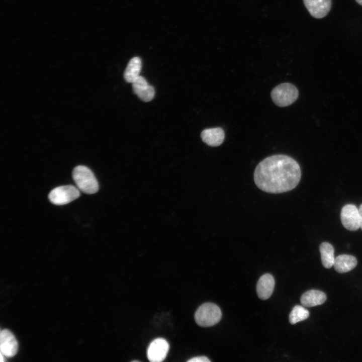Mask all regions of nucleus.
Masks as SVG:
<instances>
[{"mask_svg": "<svg viewBox=\"0 0 362 362\" xmlns=\"http://www.w3.org/2000/svg\"><path fill=\"white\" fill-rule=\"evenodd\" d=\"M355 1L357 2V3H358V4L362 6V0H355Z\"/></svg>", "mask_w": 362, "mask_h": 362, "instance_id": "aec40b11", "label": "nucleus"}, {"mask_svg": "<svg viewBox=\"0 0 362 362\" xmlns=\"http://www.w3.org/2000/svg\"><path fill=\"white\" fill-rule=\"evenodd\" d=\"M73 179L77 188L82 192L92 194L99 190V184L93 172L88 167L78 165L72 171Z\"/></svg>", "mask_w": 362, "mask_h": 362, "instance_id": "f03ea898", "label": "nucleus"}, {"mask_svg": "<svg viewBox=\"0 0 362 362\" xmlns=\"http://www.w3.org/2000/svg\"><path fill=\"white\" fill-rule=\"evenodd\" d=\"M0 348L2 354L12 357L18 350V343L14 335L8 329L1 330L0 334Z\"/></svg>", "mask_w": 362, "mask_h": 362, "instance_id": "1a4fd4ad", "label": "nucleus"}, {"mask_svg": "<svg viewBox=\"0 0 362 362\" xmlns=\"http://www.w3.org/2000/svg\"><path fill=\"white\" fill-rule=\"evenodd\" d=\"M356 258L351 255L341 254L335 258L334 267L339 273H344L353 269L357 265Z\"/></svg>", "mask_w": 362, "mask_h": 362, "instance_id": "4468645a", "label": "nucleus"}, {"mask_svg": "<svg viewBox=\"0 0 362 362\" xmlns=\"http://www.w3.org/2000/svg\"><path fill=\"white\" fill-rule=\"evenodd\" d=\"M80 196L79 190L74 186L67 185L53 189L49 193L50 201L56 205L67 204L78 198Z\"/></svg>", "mask_w": 362, "mask_h": 362, "instance_id": "39448f33", "label": "nucleus"}, {"mask_svg": "<svg viewBox=\"0 0 362 362\" xmlns=\"http://www.w3.org/2000/svg\"><path fill=\"white\" fill-rule=\"evenodd\" d=\"M340 219L342 225L349 231H356L360 228L358 209L353 204H347L341 210Z\"/></svg>", "mask_w": 362, "mask_h": 362, "instance_id": "423d86ee", "label": "nucleus"}, {"mask_svg": "<svg viewBox=\"0 0 362 362\" xmlns=\"http://www.w3.org/2000/svg\"><path fill=\"white\" fill-rule=\"evenodd\" d=\"M309 316V312L300 305H296L289 315V322L292 324L306 320Z\"/></svg>", "mask_w": 362, "mask_h": 362, "instance_id": "f3484780", "label": "nucleus"}, {"mask_svg": "<svg viewBox=\"0 0 362 362\" xmlns=\"http://www.w3.org/2000/svg\"><path fill=\"white\" fill-rule=\"evenodd\" d=\"M220 308L212 303H206L201 305L195 314V321L202 327L212 326L218 323L221 319Z\"/></svg>", "mask_w": 362, "mask_h": 362, "instance_id": "7ed1b4c3", "label": "nucleus"}, {"mask_svg": "<svg viewBox=\"0 0 362 362\" xmlns=\"http://www.w3.org/2000/svg\"><path fill=\"white\" fill-rule=\"evenodd\" d=\"M301 171L298 162L284 154L267 157L256 166L254 180L261 190L269 193L287 192L299 184Z\"/></svg>", "mask_w": 362, "mask_h": 362, "instance_id": "f257e3e1", "label": "nucleus"}, {"mask_svg": "<svg viewBox=\"0 0 362 362\" xmlns=\"http://www.w3.org/2000/svg\"><path fill=\"white\" fill-rule=\"evenodd\" d=\"M299 95L297 87L290 83H281L273 88L271 97L278 106L284 107L293 104Z\"/></svg>", "mask_w": 362, "mask_h": 362, "instance_id": "20e7f679", "label": "nucleus"}, {"mask_svg": "<svg viewBox=\"0 0 362 362\" xmlns=\"http://www.w3.org/2000/svg\"><path fill=\"white\" fill-rule=\"evenodd\" d=\"M275 280L269 274L263 275L259 279L256 285V292L261 300L268 299L273 294L275 287Z\"/></svg>", "mask_w": 362, "mask_h": 362, "instance_id": "9b49d317", "label": "nucleus"}, {"mask_svg": "<svg viewBox=\"0 0 362 362\" xmlns=\"http://www.w3.org/2000/svg\"><path fill=\"white\" fill-rule=\"evenodd\" d=\"M326 300V295L323 292L312 289L306 291L302 295L300 301L305 307H311L320 305Z\"/></svg>", "mask_w": 362, "mask_h": 362, "instance_id": "ddd939ff", "label": "nucleus"}, {"mask_svg": "<svg viewBox=\"0 0 362 362\" xmlns=\"http://www.w3.org/2000/svg\"><path fill=\"white\" fill-rule=\"evenodd\" d=\"M208 358L205 356L194 357L188 360V362H210Z\"/></svg>", "mask_w": 362, "mask_h": 362, "instance_id": "a211bd4d", "label": "nucleus"}, {"mask_svg": "<svg viewBox=\"0 0 362 362\" xmlns=\"http://www.w3.org/2000/svg\"><path fill=\"white\" fill-rule=\"evenodd\" d=\"M142 67V61L139 57H134L130 59L124 73L125 80L132 83L139 76Z\"/></svg>", "mask_w": 362, "mask_h": 362, "instance_id": "2eb2a0df", "label": "nucleus"}, {"mask_svg": "<svg viewBox=\"0 0 362 362\" xmlns=\"http://www.w3.org/2000/svg\"><path fill=\"white\" fill-rule=\"evenodd\" d=\"M132 84L134 93L142 101L147 102L153 99L155 95L154 88L149 84L143 76L140 75Z\"/></svg>", "mask_w": 362, "mask_h": 362, "instance_id": "9d476101", "label": "nucleus"}, {"mask_svg": "<svg viewBox=\"0 0 362 362\" xmlns=\"http://www.w3.org/2000/svg\"><path fill=\"white\" fill-rule=\"evenodd\" d=\"M169 348V344L165 339L162 338L154 339L147 349V356L148 360L151 362L163 361L166 356Z\"/></svg>", "mask_w": 362, "mask_h": 362, "instance_id": "0eeeda50", "label": "nucleus"}, {"mask_svg": "<svg viewBox=\"0 0 362 362\" xmlns=\"http://www.w3.org/2000/svg\"><path fill=\"white\" fill-rule=\"evenodd\" d=\"M201 138L207 145L216 147L220 145L225 139L223 129L220 127L206 129L201 134Z\"/></svg>", "mask_w": 362, "mask_h": 362, "instance_id": "f8f14e48", "label": "nucleus"}, {"mask_svg": "<svg viewBox=\"0 0 362 362\" xmlns=\"http://www.w3.org/2000/svg\"><path fill=\"white\" fill-rule=\"evenodd\" d=\"M319 251L323 266L326 268H330L333 266L335 257L333 246L328 242H323L320 245Z\"/></svg>", "mask_w": 362, "mask_h": 362, "instance_id": "dca6fc26", "label": "nucleus"}, {"mask_svg": "<svg viewBox=\"0 0 362 362\" xmlns=\"http://www.w3.org/2000/svg\"><path fill=\"white\" fill-rule=\"evenodd\" d=\"M358 211L360 219V228L362 230V204L359 206Z\"/></svg>", "mask_w": 362, "mask_h": 362, "instance_id": "6ab92c4d", "label": "nucleus"}, {"mask_svg": "<svg viewBox=\"0 0 362 362\" xmlns=\"http://www.w3.org/2000/svg\"><path fill=\"white\" fill-rule=\"evenodd\" d=\"M305 7L313 17L321 19L329 12L331 0H303Z\"/></svg>", "mask_w": 362, "mask_h": 362, "instance_id": "6e6552de", "label": "nucleus"}]
</instances>
